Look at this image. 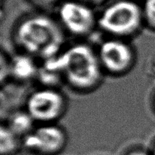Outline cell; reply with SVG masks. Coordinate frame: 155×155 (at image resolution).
Here are the masks:
<instances>
[{
	"label": "cell",
	"mask_w": 155,
	"mask_h": 155,
	"mask_svg": "<svg viewBox=\"0 0 155 155\" xmlns=\"http://www.w3.org/2000/svg\"><path fill=\"white\" fill-rule=\"evenodd\" d=\"M43 65L61 74L64 82L73 89L83 92L96 89L104 72L97 51L84 43L68 47L55 57L43 61Z\"/></svg>",
	"instance_id": "1"
},
{
	"label": "cell",
	"mask_w": 155,
	"mask_h": 155,
	"mask_svg": "<svg viewBox=\"0 0 155 155\" xmlns=\"http://www.w3.org/2000/svg\"><path fill=\"white\" fill-rule=\"evenodd\" d=\"M13 36L21 52L42 61L60 54L65 42L61 25L45 15L24 18L15 27Z\"/></svg>",
	"instance_id": "2"
},
{
	"label": "cell",
	"mask_w": 155,
	"mask_h": 155,
	"mask_svg": "<svg viewBox=\"0 0 155 155\" xmlns=\"http://www.w3.org/2000/svg\"><path fill=\"white\" fill-rule=\"evenodd\" d=\"M144 24L142 7L133 0H117L98 17V26L113 38L125 39L139 33Z\"/></svg>",
	"instance_id": "3"
},
{
	"label": "cell",
	"mask_w": 155,
	"mask_h": 155,
	"mask_svg": "<svg viewBox=\"0 0 155 155\" xmlns=\"http://www.w3.org/2000/svg\"><path fill=\"white\" fill-rule=\"evenodd\" d=\"M67 108L64 96L56 89L42 88L30 95L26 103V110L35 122L53 124L61 117Z\"/></svg>",
	"instance_id": "4"
},
{
	"label": "cell",
	"mask_w": 155,
	"mask_h": 155,
	"mask_svg": "<svg viewBox=\"0 0 155 155\" xmlns=\"http://www.w3.org/2000/svg\"><path fill=\"white\" fill-rule=\"evenodd\" d=\"M97 54L103 71L113 76L127 74L134 64V51L125 39L110 37L104 40Z\"/></svg>",
	"instance_id": "5"
},
{
	"label": "cell",
	"mask_w": 155,
	"mask_h": 155,
	"mask_svg": "<svg viewBox=\"0 0 155 155\" xmlns=\"http://www.w3.org/2000/svg\"><path fill=\"white\" fill-rule=\"evenodd\" d=\"M58 18L63 29L76 36H87L98 26V17L92 6L78 0H68L61 3Z\"/></svg>",
	"instance_id": "6"
},
{
	"label": "cell",
	"mask_w": 155,
	"mask_h": 155,
	"mask_svg": "<svg viewBox=\"0 0 155 155\" xmlns=\"http://www.w3.org/2000/svg\"><path fill=\"white\" fill-rule=\"evenodd\" d=\"M67 141L66 133L53 124H42L24 137L26 148L43 154H54L60 151Z\"/></svg>",
	"instance_id": "7"
},
{
	"label": "cell",
	"mask_w": 155,
	"mask_h": 155,
	"mask_svg": "<svg viewBox=\"0 0 155 155\" xmlns=\"http://www.w3.org/2000/svg\"><path fill=\"white\" fill-rule=\"evenodd\" d=\"M35 59L24 52L17 54L9 61L10 75L18 81H27L36 78L39 67Z\"/></svg>",
	"instance_id": "8"
},
{
	"label": "cell",
	"mask_w": 155,
	"mask_h": 155,
	"mask_svg": "<svg viewBox=\"0 0 155 155\" xmlns=\"http://www.w3.org/2000/svg\"><path fill=\"white\" fill-rule=\"evenodd\" d=\"M34 120L26 110L12 114L6 125L18 136H23L24 137L34 129Z\"/></svg>",
	"instance_id": "9"
},
{
	"label": "cell",
	"mask_w": 155,
	"mask_h": 155,
	"mask_svg": "<svg viewBox=\"0 0 155 155\" xmlns=\"http://www.w3.org/2000/svg\"><path fill=\"white\" fill-rule=\"evenodd\" d=\"M19 136L15 134L6 125H2L0 129V151L2 154L12 152L18 145Z\"/></svg>",
	"instance_id": "10"
},
{
	"label": "cell",
	"mask_w": 155,
	"mask_h": 155,
	"mask_svg": "<svg viewBox=\"0 0 155 155\" xmlns=\"http://www.w3.org/2000/svg\"><path fill=\"white\" fill-rule=\"evenodd\" d=\"M36 78L40 82L41 84L43 85V88H51V89H55L56 86L61 83V81H64V79L61 74L57 71L45 68L43 64L39 67Z\"/></svg>",
	"instance_id": "11"
},
{
	"label": "cell",
	"mask_w": 155,
	"mask_h": 155,
	"mask_svg": "<svg viewBox=\"0 0 155 155\" xmlns=\"http://www.w3.org/2000/svg\"><path fill=\"white\" fill-rule=\"evenodd\" d=\"M144 24L155 30V0H145L142 7Z\"/></svg>",
	"instance_id": "12"
},
{
	"label": "cell",
	"mask_w": 155,
	"mask_h": 155,
	"mask_svg": "<svg viewBox=\"0 0 155 155\" xmlns=\"http://www.w3.org/2000/svg\"><path fill=\"white\" fill-rule=\"evenodd\" d=\"M35 5L41 8H51L54 6L58 0H31Z\"/></svg>",
	"instance_id": "13"
},
{
	"label": "cell",
	"mask_w": 155,
	"mask_h": 155,
	"mask_svg": "<svg viewBox=\"0 0 155 155\" xmlns=\"http://www.w3.org/2000/svg\"><path fill=\"white\" fill-rule=\"evenodd\" d=\"M78 1L83 2L86 3V4L89 5H100L101 3L104 2L105 0H78Z\"/></svg>",
	"instance_id": "14"
},
{
	"label": "cell",
	"mask_w": 155,
	"mask_h": 155,
	"mask_svg": "<svg viewBox=\"0 0 155 155\" xmlns=\"http://www.w3.org/2000/svg\"><path fill=\"white\" fill-rule=\"evenodd\" d=\"M129 155H148L147 154H145V152L142 151H133V152H131L130 154H129Z\"/></svg>",
	"instance_id": "15"
},
{
	"label": "cell",
	"mask_w": 155,
	"mask_h": 155,
	"mask_svg": "<svg viewBox=\"0 0 155 155\" xmlns=\"http://www.w3.org/2000/svg\"><path fill=\"white\" fill-rule=\"evenodd\" d=\"M154 107H155V98H154Z\"/></svg>",
	"instance_id": "16"
},
{
	"label": "cell",
	"mask_w": 155,
	"mask_h": 155,
	"mask_svg": "<svg viewBox=\"0 0 155 155\" xmlns=\"http://www.w3.org/2000/svg\"><path fill=\"white\" fill-rule=\"evenodd\" d=\"M154 155H155V148H154Z\"/></svg>",
	"instance_id": "17"
}]
</instances>
